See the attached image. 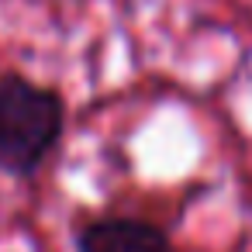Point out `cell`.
Segmentation results:
<instances>
[{"label":"cell","instance_id":"cell-1","mask_svg":"<svg viewBox=\"0 0 252 252\" xmlns=\"http://www.w3.org/2000/svg\"><path fill=\"white\" fill-rule=\"evenodd\" d=\"M66 128L63 97L18 73L0 76V173L32 176Z\"/></svg>","mask_w":252,"mask_h":252},{"label":"cell","instance_id":"cell-2","mask_svg":"<svg viewBox=\"0 0 252 252\" xmlns=\"http://www.w3.org/2000/svg\"><path fill=\"white\" fill-rule=\"evenodd\" d=\"M80 252H173L169 238L142 218H97L80 238Z\"/></svg>","mask_w":252,"mask_h":252}]
</instances>
